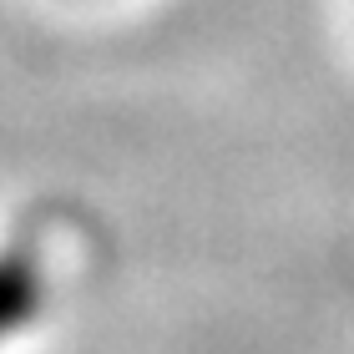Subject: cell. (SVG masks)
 I'll return each instance as SVG.
<instances>
[{
    "mask_svg": "<svg viewBox=\"0 0 354 354\" xmlns=\"http://www.w3.org/2000/svg\"><path fill=\"white\" fill-rule=\"evenodd\" d=\"M46 309V268L30 248H0V344L26 334Z\"/></svg>",
    "mask_w": 354,
    "mask_h": 354,
    "instance_id": "6da1fadb",
    "label": "cell"
}]
</instances>
